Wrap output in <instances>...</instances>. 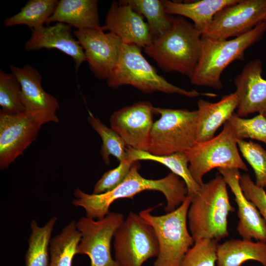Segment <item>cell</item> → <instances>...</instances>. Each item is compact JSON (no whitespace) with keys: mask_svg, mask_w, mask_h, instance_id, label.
Instances as JSON below:
<instances>
[{"mask_svg":"<svg viewBox=\"0 0 266 266\" xmlns=\"http://www.w3.org/2000/svg\"><path fill=\"white\" fill-rule=\"evenodd\" d=\"M265 117L266 118V111L263 114Z\"/></svg>","mask_w":266,"mask_h":266,"instance_id":"obj_37","label":"cell"},{"mask_svg":"<svg viewBox=\"0 0 266 266\" xmlns=\"http://www.w3.org/2000/svg\"><path fill=\"white\" fill-rule=\"evenodd\" d=\"M201 35L184 17H174L171 28L144 50L163 71L177 72L190 78L200 57Z\"/></svg>","mask_w":266,"mask_h":266,"instance_id":"obj_3","label":"cell"},{"mask_svg":"<svg viewBox=\"0 0 266 266\" xmlns=\"http://www.w3.org/2000/svg\"><path fill=\"white\" fill-rule=\"evenodd\" d=\"M57 218L53 217L43 227L33 220L32 233L28 239L29 247L25 255L26 266H48L51 236Z\"/></svg>","mask_w":266,"mask_h":266,"instance_id":"obj_27","label":"cell"},{"mask_svg":"<svg viewBox=\"0 0 266 266\" xmlns=\"http://www.w3.org/2000/svg\"><path fill=\"white\" fill-rule=\"evenodd\" d=\"M238 0H200L181 2L164 0L162 1L167 13L190 19L193 22L196 28L202 34L218 12Z\"/></svg>","mask_w":266,"mask_h":266,"instance_id":"obj_22","label":"cell"},{"mask_svg":"<svg viewBox=\"0 0 266 266\" xmlns=\"http://www.w3.org/2000/svg\"><path fill=\"white\" fill-rule=\"evenodd\" d=\"M102 28L116 35L125 44L144 48L152 42L148 26L143 16L122 0L112 1Z\"/></svg>","mask_w":266,"mask_h":266,"instance_id":"obj_16","label":"cell"},{"mask_svg":"<svg viewBox=\"0 0 266 266\" xmlns=\"http://www.w3.org/2000/svg\"><path fill=\"white\" fill-rule=\"evenodd\" d=\"M10 69L20 83L21 100L25 112L43 125L58 123L56 115L59 109L58 100L44 90L42 77L37 70L29 65L22 67L10 65Z\"/></svg>","mask_w":266,"mask_h":266,"instance_id":"obj_15","label":"cell"},{"mask_svg":"<svg viewBox=\"0 0 266 266\" xmlns=\"http://www.w3.org/2000/svg\"><path fill=\"white\" fill-rule=\"evenodd\" d=\"M232 192L238 207L239 221L236 227L242 239L266 242V222L255 205L243 193L239 180L241 176L237 168H217Z\"/></svg>","mask_w":266,"mask_h":266,"instance_id":"obj_18","label":"cell"},{"mask_svg":"<svg viewBox=\"0 0 266 266\" xmlns=\"http://www.w3.org/2000/svg\"><path fill=\"white\" fill-rule=\"evenodd\" d=\"M114 237L115 261L119 266H142L158 256L159 244L153 228L133 212L129 213Z\"/></svg>","mask_w":266,"mask_h":266,"instance_id":"obj_9","label":"cell"},{"mask_svg":"<svg viewBox=\"0 0 266 266\" xmlns=\"http://www.w3.org/2000/svg\"><path fill=\"white\" fill-rule=\"evenodd\" d=\"M262 71V61L255 59L249 62L234 79L238 100L236 114L240 117L266 111V79Z\"/></svg>","mask_w":266,"mask_h":266,"instance_id":"obj_17","label":"cell"},{"mask_svg":"<svg viewBox=\"0 0 266 266\" xmlns=\"http://www.w3.org/2000/svg\"><path fill=\"white\" fill-rule=\"evenodd\" d=\"M160 118L154 122L149 153L157 156L185 152L197 142V110L154 107Z\"/></svg>","mask_w":266,"mask_h":266,"instance_id":"obj_7","label":"cell"},{"mask_svg":"<svg viewBox=\"0 0 266 266\" xmlns=\"http://www.w3.org/2000/svg\"><path fill=\"white\" fill-rule=\"evenodd\" d=\"M147 20L152 41L166 33L172 26L174 17L167 13L162 0H123Z\"/></svg>","mask_w":266,"mask_h":266,"instance_id":"obj_26","label":"cell"},{"mask_svg":"<svg viewBox=\"0 0 266 266\" xmlns=\"http://www.w3.org/2000/svg\"><path fill=\"white\" fill-rule=\"evenodd\" d=\"M73 35L83 48L90 70L99 79H107L119 60L123 42L115 34L99 29L76 30Z\"/></svg>","mask_w":266,"mask_h":266,"instance_id":"obj_12","label":"cell"},{"mask_svg":"<svg viewBox=\"0 0 266 266\" xmlns=\"http://www.w3.org/2000/svg\"><path fill=\"white\" fill-rule=\"evenodd\" d=\"M21 87L12 73L0 70V105L1 111L10 114L25 112L21 100Z\"/></svg>","mask_w":266,"mask_h":266,"instance_id":"obj_30","label":"cell"},{"mask_svg":"<svg viewBox=\"0 0 266 266\" xmlns=\"http://www.w3.org/2000/svg\"><path fill=\"white\" fill-rule=\"evenodd\" d=\"M238 101L235 92L223 96L214 103L200 99L197 110V142H204L214 137L219 128L229 121L234 113Z\"/></svg>","mask_w":266,"mask_h":266,"instance_id":"obj_20","label":"cell"},{"mask_svg":"<svg viewBox=\"0 0 266 266\" xmlns=\"http://www.w3.org/2000/svg\"><path fill=\"white\" fill-rule=\"evenodd\" d=\"M154 109L152 104L146 101L125 106L111 116V128L129 147L147 152L154 123Z\"/></svg>","mask_w":266,"mask_h":266,"instance_id":"obj_14","label":"cell"},{"mask_svg":"<svg viewBox=\"0 0 266 266\" xmlns=\"http://www.w3.org/2000/svg\"><path fill=\"white\" fill-rule=\"evenodd\" d=\"M237 145L243 157L253 168L255 175V184L266 187V150L252 141L236 139Z\"/></svg>","mask_w":266,"mask_h":266,"instance_id":"obj_32","label":"cell"},{"mask_svg":"<svg viewBox=\"0 0 266 266\" xmlns=\"http://www.w3.org/2000/svg\"><path fill=\"white\" fill-rule=\"evenodd\" d=\"M88 120L102 140L100 153L106 165L109 164V157L111 155L116 157L119 162L126 160L127 145L123 139L89 111Z\"/></svg>","mask_w":266,"mask_h":266,"instance_id":"obj_29","label":"cell"},{"mask_svg":"<svg viewBox=\"0 0 266 266\" xmlns=\"http://www.w3.org/2000/svg\"><path fill=\"white\" fill-rule=\"evenodd\" d=\"M218 241L203 239L195 241L186 254L180 266H215Z\"/></svg>","mask_w":266,"mask_h":266,"instance_id":"obj_33","label":"cell"},{"mask_svg":"<svg viewBox=\"0 0 266 266\" xmlns=\"http://www.w3.org/2000/svg\"><path fill=\"white\" fill-rule=\"evenodd\" d=\"M228 121L237 139L251 138L266 145V118L263 114L245 119L234 113Z\"/></svg>","mask_w":266,"mask_h":266,"instance_id":"obj_31","label":"cell"},{"mask_svg":"<svg viewBox=\"0 0 266 266\" xmlns=\"http://www.w3.org/2000/svg\"><path fill=\"white\" fill-rule=\"evenodd\" d=\"M43 124L30 114L0 111V169L7 168L33 142Z\"/></svg>","mask_w":266,"mask_h":266,"instance_id":"obj_13","label":"cell"},{"mask_svg":"<svg viewBox=\"0 0 266 266\" xmlns=\"http://www.w3.org/2000/svg\"><path fill=\"white\" fill-rule=\"evenodd\" d=\"M239 183L245 197L255 205L266 222V192L264 189L257 186L246 173L241 175Z\"/></svg>","mask_w":266,"mask_h":266,"instance_id":"obj_35","label":"cell"},{"mask_svg":"<svg viewBox=\"0 0 266 266\" xmlns=\"http://www.w3.org/2000/svg\"><path fill=\"white\" fill-rule=\"evenodd\" d=\"M58 2L57 0H30L19 13L5 19V26L25 25L32 30L44 26L54 13Z\"/></svg>","mask_w":266,"mask_h":266,"instance_id":"obj_28","label":"cell"},{"mask_svg":"<svg viewBox=\"0 0 266 266\" xmlns=\"http://www.w3.org/2000/svg\"><path fill=\"white\" fill-rule=\"evenodd\" d=\"M216 253V266H241L248 261L266 266V242L232 239L218 244Z\"/></svg>","mask_w":266,"mask_h":266,"instance_id":"obj_23","label":"cell"},{"mask_svg":"<svg viewBox=\"0 0 266 266\" xmlns=\"http://www.w3.org/2000/svg\"><path fill=\"white\" fill-rule=\"evenodd\" d=\"M236 139L228 121L217 135L204 142H197L184 152L190 173L200 186L203 184V175L215 168L248 170L239 155Z\"/></svg>","mask_w":266,"mask_h":266,"instance_id":"obj_8","label":"cell"},{"mask_svg":"<svg viewBox=\"0 0 266 266\" xmlns=\"http://www.w3.org/2000/svg\"><path fill=\"white\" fill-rule=\"evenodd\" d=\"M124 221L123 214L116 212H109L97 221L87 217L81 218L76 223L81 234L77 254L87 255L90 266H119L111 255V242Z\"/></svg>","mask_w":266,"mask_h":266,"instance_id":"obj_11","label":"cell"},{"mask_svg":"<svg viewBox=\"0 0 266 266\" xmlns=\"http://www.w3.org/2000/svg\"><path fill=\"white\" fill-rule=\"evenodd\" d=\"M81 234L77 229L76 223L71 221L62 232L51 239L49 244L50 259L48 266H72Z\"/></svg>","mask_w":266,"mask_h":266,"instance_id":"obj_25","label":"cell"},{"mask_svg":"<svg viewBox=\"0 0 266 266\" xmlns=\"http://www.w3.org/2000/svg\"><path fill=\"white\" fill-rule=\"evenodd\" d=\"M264 22L265 23L266 27V17H265V19H264Z\"/></svg>","mask_w":266,"mask_h":266,"instance_id":"obj_36","label":"cell"},{"mask_svg":"<svg viewBox=\"0 0 266 266\" xmlns=\"http://www.w3.org/2000/svg\"><path fill=\"white\" fill-rule=\"evenodd\" d=\"M126 158L133 161L149 160L160 163L168 167L171 172L179 176L186 183L188 195H193L200 189V186L192 176L189 169L188 161L184 152L168 155L157 156L147 151L138 150L129 147L126 149Z\"/></svg>","mask_w":266,"mask_h":266,"instance_id":"obj_24","label":"cell"},{"mask_svg":"<svg viewBox=\"0 0 266 266\" xmlns=\"http://www.w3.org/2000/svg\"><path fill=\"white\" fill-rule=\"evenodd\" d=\"M73 35L71 27L65 23L44 26L32 30L30 38L25 43V48L28 51L43 48L59 50L73 59L78 70L86 58L83 48Z\"/></svg>","mask_w":266,"mask_h":266,"instance_id":"obj_19","label":"cell"},{"mask_svg":"<svg viewBox=\"0 0 266 266\" xmlns=\"http://www.w3.org/2000/svg\"><path fill=\"white\" fill-rule=\"evenodd\" d=\"M107 85L116 88L131 85L144 93L161 92L194 98L200 95L216 96L211 93L187 91L175 86L160 75L143 56L140 47L122 44L117 64L107 79Z\"/></svg>","mask_w":266,"mask_h":266,"instance_id":"obj_5","label":"cell"},{"mask_svg":"<svg viewBox=\"0 0 266 266\" xmlns=\"http://www.w3.org/2000/svg\"><path fill=\"white\" fill-rule=\"evenodd\" d=\"M266 32L263 22L245 34L230 40L202 38L200 57L190 78L192 84L220 90L223 87L221 76L232 62L243 61L246 50L259 41Z\"/></svg>","mask_w":266,"mask_h":266,"instance_id":"obj_4","label":"cell"},{"mask_svg":"<svg viewBox=\"0 0 266 266\" xmlns=\"http://www.w3.org/2000/svg\"><path fill=\"white\" fill-rule=\"evenodd\" d=\"M135 162L126 158L118 166L105 172L96 184L93 194L105 193L116 188L126 179Z\"/></svg>","mask_w":266,"mask_h":266,"instance_id":"obj_34","label":"cell"},{"mask_svg":"<svg viewBox=\"0 0 266 266\" xmlns=\"http://www.w3.org/2000/svg\"><path fill=\"white\" fill-rule=\"evenodd\" d=\"M139 163L135 162L124 181L105 193L88 194L76 188L74 191L76 199L72 200V204L83 207L87 217L98 220L108 214L109 207L115 200L122 198L133 199L136 195L146 190L158 191L164 194L166 200V213L173 211L182 204L188 195V189L181 178L171 172L161 179H146L139 174Z\"/></svg>","mask_w":266,"mask_h":266,"instance_id":"obj_1","label":"cell"},{"mask_svg":"<svg viewBox=\"0 0 266 266\" xmlns=\"http://www.w3.org/2000/svg\"><path fill=\"white\" fill-rule=\"evenodd\" d=\"M227 185L223 177L217 175L191 196L187 223L194 241L203 239L218 241L229 236L228 218L235 208L230 201Z\"/></svg>","mask_w":266,"mask_h":266,"instance_id":"obj_2","label":"cell"},{"mask_svg":"<svg viewBox=\"0 0 266 266\" xmlns=\"http://www.w3.org/2000/svg\"><path fill=\"white\" fill-rule=\"evenodd\" d=\"M191 196L187 195L173 211L160 216L152 215L153 208L144 209L139 215L154 229L159 252L154 266H180L195 241L188 230L187 213Z\"/></svg>","mask_w":266,"mask_h":266,"instance_id":"obj_6","label":"cell"},{"mask_svg":"<svg viewBox=\"0 0 266 266\" xmlns=\"http://www.w3.org/2000/svg\"><path fill=\"white\" fill-rule=\"evenodd\" d=\"M266 16V0H238L215 15L202 38L224 40L238 37L264 22Z\"/></svg>","mask_w":266,"mask_h":266,"instance_id":"obj_10","label":"cell"},{"mask_svg":"<svg viewBox=\"0 0 266 266\" xmlns=\"http://www.w3.org/2000/svg\"><path fill=\"white\" fill-rule=\"evenodd\" d=\"M99 1L97 0H61L46 25L63 23L77 30L99 29Z\"/></svg>","mask_w":266,"mask_h":266,"instance_id":"obj_21","label":"cell"}]
</instances>
